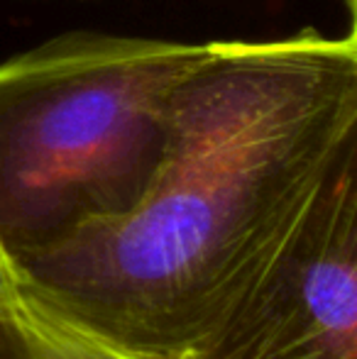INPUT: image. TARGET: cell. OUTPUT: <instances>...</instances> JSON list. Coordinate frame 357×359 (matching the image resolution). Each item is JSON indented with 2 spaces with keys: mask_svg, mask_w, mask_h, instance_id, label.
Returning a JSON list of instances; mask_svg holds the SVG:
<instances>
[{
  "mask_svg": "<svg viewBox=\"0 0 357 359\" xmlns=\"http://www.w3.org/2000/svg\"><path fill=\"white\" fill-rule=\"evenodd\" d=\"M353 147V27L208 42L142 198L15 264L27 291L86 330L174 359L267 269Z\"/></svg>",
  "mask_w": 357,
  "mask_h": 359,
  "instance_id": "cell-1",
  "label": "cell"
},
{
  "mask_svg": "<svg viewBox=\"0 0 357 359\" xmlns=\"http://www.w3.org/2000/svg\"><path fill=\"white\" fill-rule=\"evenodd\" d=\"M206 54L208 42L69 32L0 62V242L13 259L142 198Z\"/></svg>",
  "mask_w": 357,
  "mask_h": 359,
  "instance_id": "cell-2",
  "label": "cell"
},
{
  "mask_svg": "<svg viewBox=\"0 0 357 359\" xmlns=\"http://www.w3.org/2000/svg\"><path fill=\"white\" fill-rule=\"evenodd\" d=\"M174 359H357V147L255 284Z\"/></svg>",
  "mask_w": 357,
  "mask_h": 359,
  "instance_id": "cell-3",
  "label": "cell"
},
{
  "mask_svg": "<svg viewBox=\"0 0 357 359\" xmlns=\"http://www.w3.org/2000/svg\"><path fill=\"white\" fill-rule=\"evenodd\" d=\"M0 342L10 359H164L95 335L27 288L0 325Z\"/></svg>",
  "mask_w": 357,
  "mask_h": 359,
  "instance_id": "cell-4",
  "label": "cell"
},
{
  "mask_svg": "<svg viewBox=\"0 0 357 359\" xmlns=\"http://www.w3.org/2000/svg\"><path fill=\"white\" fill-rule=\"evenodd\" d=\"M22 293H25V284H22V276H20L18 264H15L13 255L0 242V325L8 320L10 313L22 301Z\"/></svg>",
  "mask_w": 357,
  "mask_h": 359,
  "instance_id": "cell-5",
  "label": "cell"
}]
</instances>
